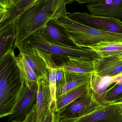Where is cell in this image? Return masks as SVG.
<instances>
[{"instance_id": "20", "label": "cell", "mask_w": 122, "mask_h": 122, "mask_svg": "<svg viewBox=\"0 0 122 122\" xmlns=\"http://www.w3.org/2000/svg\"><path fill=\"white\" fill-rule=\"evenodd\" d=\"M36 0H21L14 7L7 10V17L0 24V29L14 23L18 16L32 5Z\"/></svg>"}, {"instance_id": "32", "label": "cell", "mask_w": 122, "mask_h": 122, "mask_svg": "<svg viewBox=\"0 0 122 122\" xmlns=\"http://www.w3.org/2000/svg\"><path fill=\"white\" fill-rule=\"evenodd\" d=\"M118 104H119V105L122 111V103H118Z\"/></svg>"}, {"instance_id": "21", "label": "cell", "mask_w": 122, "mask_h": 122, "mask_svg": "<svg viewBox=\"0 0 122 122\" xmlns=\"http://www.w3.org/2000/svg\"><path fill=\"white\" fill-rule=\"evenodd\" d=\"M15 58L24 83L29 85L31 83L37 82L38 79L35 72L28 64L23 55L20 53Z\"/></svg>"}, {"instance_id": "16", "label": "cell", "mask_w": 122, "mask_h": 122, "mask_svg": "<svg viewBox=\"0 0 122 122\" xmlns=\"http://www.w3.org/2000/svg\"><path fill=\"white\" fill-rule=\"evenodd\" d=\"M39 32L46 39L53 43L67 47L77 46L69 39L61 27L51 20Z\"/></svg>"}, {"instance_id": "23", "label": "cell", "mask_w": 122, "mask_h": 122, "mask_svg": "<svg viewBox=\"0 0 122 122\" xmlns=\"http://www.w3.org/2000/svg\"><path fill=\"white\" fill-rule=\"evenodd\" d=\"M122 94V85H115L112 87L110 90L105 96L104 99L105 104L112 102Z\"/></svg>"}, {"instance_id": "11", "label": "cell", "mask_w": 122, "mask_h": 122, "mask_svg": "<svg viewBox=\"0 0 122 122\" xmlns=\"http://www.w3.org/2000/svg\"><path fill=\"white\" fill-rule=\"evenodd\" d=\"M115 84V76H103L94 72L91 75L89 84V92L98 102L105 105V96L114 85H112Z\"/></svg>"}, {"instance_id": "8", "label": "cell", "mask_w": 122, "mask_h": 122, "mask_svg": "<svg viewBox=\"0 0 122 122\" xmlns=\"http://www.w3.org/2000/svg\"><path fill=\"white\" fill-rule=\"evenodd\" d=\"M63 122H122V111L118 104H107L80 117L65 118Z\"/></svg>"}, {"instance_id": "19", "label": "cell", "mask_w": 122, "mask_h": 122, "mask_svg": "<svg viewBox=\"0 0 122 122\" xmlns=\"http://www.w3.org/2000/svg\"><path fill=\"white\" fill-rule=\"evenodd\" d=\"M15 38L14 23L0 30V61L7 51L13 49Z\"/></svg>"}, {"instance_id": "26", "label": "cell", "mask_w": 122, "mask_h": 122, "mask_svg": "<svg viewBox=\"0 0 122 122\" xmlns=\"http://www.w3.org/2000/svg\"><path fill=\"white\" fill-rule=\"evenodd\" d=\"M56 113L51 111L49 113L43 122H56Z\"/></svg>"}, {"instance_id": "9", "label": "cell", "mask_w": 122, "mask_h": 122, "mask_svg": "<svg viewBox=\"0 0 122 122\" xmlns=\"http://www.w3.org/2000/svg\"><path fill=\"white\" fill-rule=\"evenodd\" d=\"M37 99L36 103L35 122H43L49 113L52 111L53 100L49 87V79H38Z\"/></svg>"}, {"instance_id": "12", "label": "cell", "mask_w": 122, "mask_h": 122, "mask_svg": "<svg viewBox=\"0 0 122 122\" xmlns=\"http://www.w3.org/2000/svg\"><path fill=\"white\" fill-rule=\"evenodd\" d=\"M63 71L62 79L56 85V98L81 86L89 84L92 74H75Z\"/></svg>"}, {"instance_id": "2", "label": "cell", "mask_w": 122, "mask_h": 122, "mask_svg": "<svg viewBox=\"0 0 122 122\" xmlns=\"http://www.w3.org/2000/svg\"><path fill=\"white\" fill-rule=\"evenodd\" d=\"M14 49L0 61V119L12 114L23 84Z\"/></svg>"}, {"instance_id": "22", "label": "cell", "mask_w": 122, "mask_h": 122, "mask_svg": "<svg viewBox=\"0 0 122 122\" xmlns=\"http://www.w3.org/2000/svg\"><path fill=\"white\" fill-rule=\"evenodd\" d=\"M58 66L56 67H51L48 69L49 72V87L53 100L52 108L55 104L56 100V76L57 69Z\"/></svg>"}, {"instance_id": "10", "label": "cell", "mask_w": 122, "mask_h": 122, "mask_svg": "<svg viewBox=\"0 0 122 122\" xmlns=\"http://www.w3.org/2000/svg\"><path fill=\"white\" fill-rule=\"evenodd\" d=\"M17 48L35 72L38 79L41 77L49 79L48 67L40 54L38 49L22 44H20Z\"/></svg>"}, {"instance_id": "17", "label": "cell", "mask_w": 122, "mask_h": 122, "mask_svg": "<svg viewBox=\"0 0 122 122\" xmlns=\"http://www.w3.org/2000/svg\"><path fill=\"white\" fill-rule=\"evenodd\" d=\"M89 84L81 86L56 98L52 111L56 114L58 113L62 109L76 100L87 94L90 92Z\"/></svg>"}, {"instance_id": "27", "label": "cell", "mask_w": 122, "mask_h": 122, "mask_svg": "<svg viewBox=\"0 0 122 122\" xmlns=\"http://www.w3.org/2000/svg\"><path fill=\"white\" fill-rule=\"evenodd\" d=\"M21 0H8L7 10L14 7Z\"/></svg>"}, {"instance_id": "31", "label": "cell", "mask_w": 122, "mask_h": 122, "mask_svg": "<svg viewBox=\"0 0 122 122\" xmlns=\"http://www.w3.org/2000/svg\"><path fill=\"white\" fill-rule=\"evenodd\" d=\"M7 10V9H6V8L1 3H0V13L4 12V11H6Z\"/></svg>"}, {"instance_id": "18", "label": "cell", "mask_w": 122, "mask_h": 122, "mask_svg": "<svg viewBox=\"0 0 122 122\" xmlns=\"http://www.w3.org/2000/svg\"><path fill=\"white\" fill-rule=\"evenodd\" d=\"M100 58H105L122 52V43L100 42L90 47Z\"/></svg>"}, {"instance_id": "7", "label": "cell", "mask_w": 122, "mask_h": 122, "mask_svg": "<svg viewBox=\"0 0 122 122\" xmlns=\"http://www.w3.org/2000/svg\"><path fill=\"white\" fill-rule=\"evenodd\" d=\"M104 105L98 102L89 92L62 109L56 113V115L58 118L80 117L92 112Z\"/></svg>"}, {"instance_id": "4", "label": "cell", "mask_w": 122, "mask_h": 122, "mask_svg": "<svg viewBox=\"0 0 122 122\" xmlns=\"http://www.w3.org/2000/svg\"><path fill=\"white\" fill-rule=\"evenodd\" d=\"M20 44L36 47L52 56L66 58L68 56L87 58H99L96 53L89 48L78 46L67 47L53 43L46 39L39 31L33 34Z\"/></svg>"}, {"instance_id": "15", "label": "cell", "mask_w": 122, "mask_h": 122, "mask_svg": "<svg viewBox=\"0 0 122 122\" xmlns=\"http://www.w3.org/2000/svg\"><path fill=\"white\" fill-rule=\"evenodd\" d=\"M90 14L122 19V0H111L109 3H94L87 5Z\"/></svg>"}, {"instance_id": "3", "label": "cell", "mask_w": 122, "mask_h": 122, "mask_svg": "<svg viewBox=\"0 0 122 122\" xmlns=\"http://www.w3.org/2000/svg\"><path fill=\"white\" fill-rule=\"evenodd\" d=\"M60 26L69 39L77 46L89 48L100 42H122V33L97 29L62 16L51 20Z\"/></svg>"}, {"instance_id": "28", "label": "cell", "mask_w": 122, "mask_h": 122, "mask_svg": "<svg viewBox=\"0 0 122 122\" xmlns=\"http://www.w3.org/2000/svg\"><path fill=\"white\" fill-rule=\"evenodd\" d=\"M47 0H36V1L32 5H34V4H37L40 3H42V2H45V1H46ZM64 0L65 1L66 3V4L70 3H71L72 2L74 1V0Z\"/></svg>"}, {"instance_id": "1", "label": "cell", "mask_w": 122, "mask_h": 122, "mask_svg": "<svg viewBox=\"0 0 122 122\" xmlns=\"http://www.w3.org/2000/svg\"><path fill=\"white\" fill-rule=\"evenodd\" d=\"M66 3L64 0H48L34 4L26 9L17 17L14 23L15 49L33 34L45 27L51 20L67 16Z\"/></svg>"}, {"instance_id": "25", "label": "cell", "mask_w": 122, "mask_h": 122, "mask_svg": "<svg viewBox=\"0 0 122 122\" xmlns=\"http://www.w3.org/2000/svg\"><path fill=\"white\" fill-rule=\"evenodd\" d=\"M108 0H74V1L78 2L80 4H83L94 3H106Z\"/></svg>"}, {"instance_id": "30", "label": "cell", "mask_w": 122, "mask_h": 122, "mask_svg": "<svg viewBox=\"0 0 122 122\" xmlns=\"http://www.w3.org/2000/svg\"><path fill=\"white\" fill-rule=\"evenodd\" d=\"M7 14V10L4 12L0 13V24L6 18Z\"/></svg>"}, {"instance_id": "33", "label": "cell", "mask_w": 122, "mask_h": 122, "mask_svg": "<svg viewBox=\"0 0 122 122\" xmlns=\"http://www.w3.org/2000/svg\"><path fill=\"white\" fill-rule=\"evenodd\" d=\"M10 122H18V121H16L15 120H12Z\"/></svg>"}, {"instance_id": "5", "label": "cell", "mask_w": 122, "mask_h": 122, "mask_svg": "<svg viewBox=\"0 0 122 122\" xmlns=\"http://www.w3.org/2000/svg\"><path fill=\"white\" fill-rule=\"evenodd\" d=\"M67 16L74 20L97 29L122 33V21L117 18L95 15L86 12H74Z\"/></svg>"}, {"instance_id": "24", "label": "cell", "mask_w": 122, "mask_h": 122, "mask_svg": "<svg viewBox=\"0 0 122 122\" xmlns=\"http://www.w3.org/2000/svg\"><path fill=\"white\" fill-rule=\"evenodd\" d=\"M36 109V104L34 106L29 114L26 116L23 122H35Z\"/></svg>"}, {"instance_id": "13", "label": "cell", "mask_w": 122, "mask_h": 122, "mask_svg": "<svg viewBox=\"0 0 122 122\" xmlns=\"http://www.w3.org/2000/svg\"><path fill=\"white\" fill-rule=\"evenodd\" d=\"M67 61L60 67L63 71L78 74H92L95 70V58L68 56Z\"/></svg>"}, {"instance_id": "6", "label": "cell", "mask_w": 122, "mask_h": 122, "mask_svg": "<svg viewBox=\"0 0 122 122\" xmlns=\"http://www.w3.org/2000/svg\"><path fill=\"white\" fill-rule=\"evenodd\" d=\"M38 84L31 83L27 85L24 82L12 114L9 116L7 122L13 120L23 122L36 104Z\"/></svg>"}, {"instance_id": "29", "label": "cell", "mask_w": 122, "mask_h": 122, "mask_svg": "<svg viewBox=\"0 0 122 122\" xmlns=\"http://www.w3.org/2000/svg\"><path fill=\"white\" fill-rule=\"evenodd\" d=\"M120 103H122V94L114 101L109 104H118Z\"/></svg>"}, {"instance_id": "14", "label": "cell", "mask_w": 122, "mask_h": 122, "mask_svg": "<svg viewBox=\"0 0 122 122\" xmlns=\"http://www.w3.org/2000/svg\"><path fill=\"white\" fill-rule=\"evenodd\" d=\"M94 72L103 76H112L122 73V52L105 58H96Z\"/></svg>"}]
</instances>
